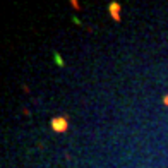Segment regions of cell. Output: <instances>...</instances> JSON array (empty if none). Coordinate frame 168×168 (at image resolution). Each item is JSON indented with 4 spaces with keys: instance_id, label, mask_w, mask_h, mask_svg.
Segmentation results:
<instances>
[{
    "instance_id": "cell-5",
    "label": "cell",
    "mask_w": 168,
    "mask_h": 168,
    "mask_svg": "<svg viewBox=\"0 0 168 168\" xmlns=\"http://www.w3.org/2000/svg\"><path fill=\"white\" fill-rule=\"evenodd\" d=\"M161 101H163V105H165V106H168V93H166V94H163Z\"/></svg>"
},
{
    "instance_id": "cell-1",
    "label": "cell",
    "mask_w": 168,
    "mask_h": 168,
    "mask_svg": "<svg viewBox=\"0 0 168 168\" xmlns=\"http://www.w3.org/2000/svg\"><path fill=\"white\" fill-rule=\"evenodd\" d=\"M50 127L57 134H64L69 129V120H67V117H53L50 120Z\"/></svg>"
},
{
    "instance_id": "cell-4",
    "label": "cell",
    "mask_w": 168,
    "mask_h": 168,
    "mask_svg": "<svg viewBox=\"0 0 168 168\" xmlns=\"http://www.w3.org/2000/svg\"><path fill=\"white\" fill-rule=\"evenodd\" d=\"M70 5L74 7L76 10H79V9H81V7H79V2H77V0H70Z\"/></svg>"
},
{
    "instance_id": "cell-3",
    "label": "cell",
    "mask_w": 168,
    "mask_h": 168,
    "mask_svg": "<svg viewBox=\"0 0 168 168\" xmlns=\"http://www.w3.org/2000/svg\"><path fill=\"white\" fill-rule=\"evenodd\" d=\"M53 62L57 67H65V62H64V58H62V55L58 52H53Z\"/></svg>"
},
{
    "instance_id": "cell-2",
    "label": "cell",
    "mask_w": 168,
    "mask_h": 168,
    "mask_svg": "<svg viewBox=\"0 0 168 168\" xmlns=\"http://www.w3.org/2000/svg\"><path fill=\"white\" fill-rule=\"evenodd\" d=\"M120 9H122V5H120L118 2H110V4H108V12H110V16H112V19H113L115 22H120V21H122V17H120Z\"/></svg>"
},
{
    "instance_id": "cell-6",
    "label": "cell",
    "mask_w": 168,
    "mask_h": 168,
    "mask_svg": "<svg viewBox=\"0 0 168 168\" xmlns=\"http://www.w3.org/2000/svg\"><path fill=\"white\" fill-rule=\"evenodd\" d=\"M72 21H74V22H76V24H79V26L82 24V21H81V19H79V17H72Z\"/></svg>"
}]
</instances>
